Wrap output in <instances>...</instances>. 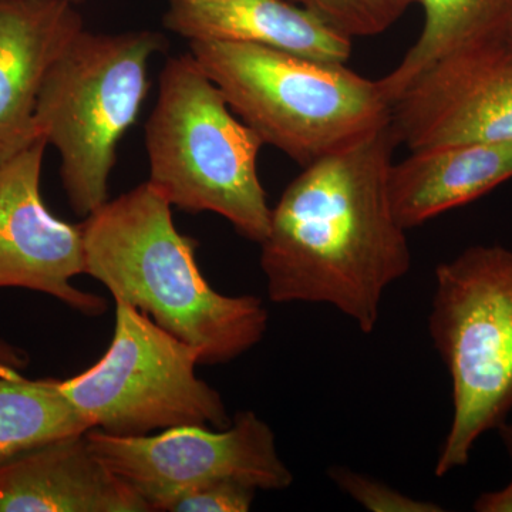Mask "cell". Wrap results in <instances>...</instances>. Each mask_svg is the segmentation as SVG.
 Listing matches in <instances>:
<instances>
[{"label":"cell","mask_w":512,"mask_h":512,"mask_svg":"<svg viewBox=\"0 0 512 512\" xmlns=\"http://www.w3.org/2000/svg\"><path fill=\"white\" fill-rule=\"evenodd\" d=\"M392 124L320 158L286 187L261 242L275 303H325L372 333L384 292L412 268L389 194Z\"/></svg>","instance_id":"1"},{"label":"cell","mask_w":512,"mask_h":512,"mask_svg":"<svg viewBox=\"0 0 512 512\" xmlns=\"http://www.w3.org/2000/svg\"><path fill=\"white\" fill-rule=\"evenodd\" d=\"M171 207L147 181L87 215L84 274L194 346L201 365L231 362L264 339L268 311L256 296L222 295L208 284L197 242L175 228Z\"/></svg>","instance_id":"2"},{"label":"cell","mask_w":512,"mask_h":512,"mask_svg":"<svg viewBox=\"0 0 512 512\" xmlns=\"http://www.w3.org/2000/svg\"><path fill=\"white\" fill-rule=\"evenodd\" d=\"M190 49L229 109L262 143L302 167L352 146L392 119L379 80L345 63L222 40H190Z\"/></svg>","instance_id":"3"},{"label":"cell","mask_w":512,"mask_h":512,"mask_svg":"<svg viewBox=\"0 0 512 512\" xmlns=\"http://www.w3.org/2000/svg\"><path fill=\"white\" fill-rule=\"evenodd\" d=\"M232 113L194 57L168 59L146 124L148 183L174 207L214 212L261 244L272 214L256 168L264 143Z\"/></svg>","instance_id":"4"},{"label":"cell","mask_w":512,"mask_h":512,"mask_svg":"<svg viewBox=\"0 0 512 512\" xmlns=\"http://www.w3.org/2000/svg\"><path fill=\"white\" fill-rule=\"evenodd\" d=\"M164 47L150 30L104 35L82 30L47 73L37 99V137L57 148L73 211L106 204L117 146L148 93V63Z\"/></svg>","instance_id":"5"},{"label":"cell","mask_w":512,"mask_h":512,"mask_svg":"<svg viewBox=\"0 0 512 512\" xmlns=\"http://www.w3.org/2000/svg\"><path fill=\"white\" fill-rule=\"evenodd\" d=\"M429 330L451 379L453 419L434 474L470 461L512 410V251L474 245L436 268Z\"/></svg>","instance_id":"6"},{"label":"cell","mask_w":512,"mask_h":512,"mask_svg":"<svg viewBox=\"0 0 512 512\" xmlns=\"http://www.w3.org/2000/svg\"><path fill=\"white\" fill-rule=\"evenodd\" d=\"M201 355L150 316L116 303L107 352L57 389L92 429L113 436H147L178 426L225 429L232 423L217 390L195 375Z\"/></svg>","instance_id":"7"},{"label":"cell","mask_w":512,"mask_h":512,"mask_svg":"<svg viewBox=\"0 0 512 512\" xmlns=\"http://www.w3.org/2000/svg\"><path fill=\"white\" fill-rule=\"evenodd\" d=\"M86 439L93 453L153 511H164L181 494L215 481H239L258 490H284L293 481L274 431L249 410L215 431L178 426L156 436L123 437L90 429Z\"/></svg>","instance_id":"8"},{"label":"cell","mask_w":512,"mask_h":512,"mask_svg":"<svg viewBox=\"0 0 512 512\" xmlns=\"http://www.w3.org/2000/svg\"><path fill=\"white\" fill-rule=\"evenodd\" d=\"M390 124L410 151L512 141V40L434 63L393 101Z\"/></svg>","instance_id":"9"},{"label":"cell","mask_w":512,"mask_h":512,"mask_svg":"<svg viewBox=\"0 0 512 512\" xmlns=\"http://www.w3.org/2000/svg\"><path fill=\"white\" fill-rule=\"evenodd\" d=\"M43 138L0 164V288L46 293L87 316L103 315L99 295L72 284L84 274L82 224L50 214L42 194Z\"/></svg>","instance_id":"10"},{"label":"cell","mask_w":512,"mask_h":512,"mask_svg":"<svg viewBox=\"0 0 512 512\" xmlns=\"http://www.w3.org/2000/svg\"><path fill=\"white\" fill-rule=\"evenodd\" d=\"M83 29L72 0H0V164L39 140L40 90Z\"/></svg>","instance_id":"11"},{"label":"cell","mask_w":512,"mask_h":512,"mask_svg":"<svg viewBox=\"0 0 512 512\" xmlns=\"http://www.w3.org/2000/svg\"><path fill=\"white\" fill-rule=\"evenodd\" d=\"M96 454L86 433L49 441L0 466V512H151Z\"/></svg>","instance_id":"12"},{"label":"cell","mask_w":512,"mask_h":512,"mask_svg":"<svg viewBox=\"0 0 512 512\" xmlns=\"http://www.w3.org/2000/svg\"><path fill=\"white\" fill-rule=\"evenodd\" d=\"M165 28L188 40L271 47L320 62L346 63L352 40L288 0H168Z\"/></svg>","instance_id":"13"},{"label":"cell","mask_w":512,"mask_h":512,"mask_svg":"<svg viewBox=\"0 0 512 512\" xmlns=\"http://www.w3.org/2000/svg\"><path fill=\"white\" fill-rule=\"evenodd\" d=\"M512 178V141L410 151L392 165L389 194L403 228L478 200Z\"/></svg>","instance_id":"14"},{"label":"cell","mask_w":512,"mask_h":512,"mask_svg":"<svg viewBox=\"0 0 512 512\" xmlns=\"http://www.w3.org/2000/svg\"><path fill=\"white\" fill-rule=\"evenodd\" d=\"M424 12L419 39L379 80L392 104L434 63L468 47L512 40V0H414Z\"/></svg>","instance_id":"15"},{"label":"cell","mask_w":512,"mask_h":512,"mask_svg":"<svg viewBox=\"0 0 512 512\" xmlns=\"http://www.w3.org/2000/svg\"><path fill=\"white\" fill-rule=\"evenodd\" d=\"M90 429L56 380H30L20 370H0V466L49 441Z\"/></svg>","instance_id":"16"},{"label":"cell","mask_w":512,"mask_h":512,"mask_svg":"<svg viewBox=\"0 0 512 512\" xmlns=\"http://www.w3.org/2000/svg\"><path fill=\"white\" fill-rule=\"evenodd\" d=\"M328 28L352 40L386 32L414 0H291Z\"/></svg>","instance_id":"17"},{"label":"cell","mask_w":512,"mask_h":512,"mask_svg":"<svg viewBox=\"0 0 512 512\" xmlns=\"http://www.w3.org/2000/svg\"><path fill=\"white\" fill-rule=\"evenodd\" d=\"M330 480L346 495L372 512H443L444 508L430 501L417 500L394 490L390 485L356 473L348 467L333 466Z\"/></svg>","instance_id":"18"},{"label":"cell","mask_w":512,"mask_h":512,"mask_svg":"<svg viewBox=\"0 0 512 512\" xmlns=\"http://www.w3.org/2000/svg\"><path fill=\"white\" fill-rule=\"evenodd\" d=\"M258 488L234 480L201 485L175 498L165 507L170 512H247Z\"/></svg>","instance_id":"19"},{"label":"cell","mask_w":512,"mask_h":512,"mask_svg":"<svg viewBox=\"0 0 512 512\" xmlns=\"http://www.w3.org/2000/svg\"><path fill=\"white\" fill-rule=\"evenodd\" d=\"M477 512H512V480L507 487L481 494L474 503Z\"/></svg>","instance_id":"20"},{"label":"cell","mask_w":512,"mask_h":512,"mask_svg":"<svg viewBox=\"0 0 512 512\" xmlns=\"http://www.w3.org/2000/svg\"><path fill=\"white\" fill-rule=\"evenodd\" d=\"M29 360L25 350L0 339V370L15 369L22 372L29 365Z\"/></svg>","instance_id":"21"},{"label":"cell","mask_w":512,"mask_h":512,"mask_svg":"<svg viewBox=\"0 0 512 512\" xmlns=\"http://www.w3.org/2000/svg\"><path fill=\"white\" fill-rule=\"evenodd\" d=\"M497 430L498 434H500L501 441H503L505 451H507V454L510 456L512 461V423L504 421Z\"/></svg>","instance_id":"22"},{"label":"cell","mask_w":512,"mask_h":512,"mask_svg":"<svg viewBox=\"0 0 512 512\" xmlns=\"http://www.w3.org/2000/svg\"><path fill=\"white\" fill-rule=\"evenodd\" d=\"M72 2L76 3V2H77V0H72Z\"/></svg>","instance_id":"23"}]
</instances>
